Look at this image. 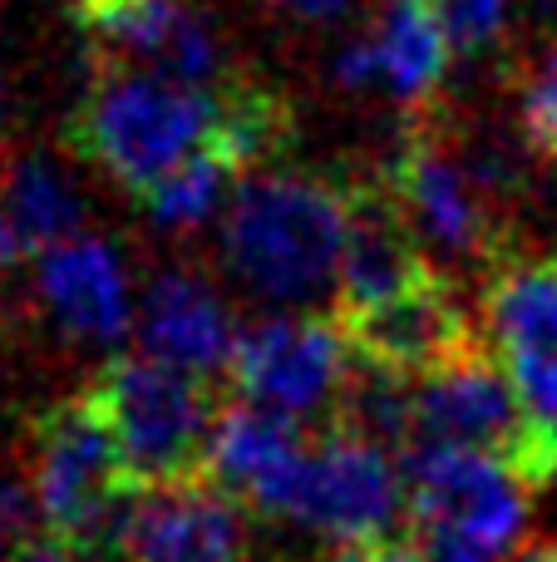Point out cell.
Returning <instances> with one entry per match:
<instances>
[{"label":"cell","mask_w":557,"mask_h":562,"mask_svg":"<svg viewBox=\"0 0 557 562\" xmlns=\"http://www.w3.org/2000/svg\"><path fill=\"white\" fill-rule=\"evenodd\" d=\"M345 252V183L321 173H257L223 217V257L262 301H316L336 291Z\"/></svg>","instance_id":"1"},{"label":"cell","mask_w":557,"mask_h":562,"mask_svg":"<svg viewBox=\"0 0 557 562\" xmlns=\"http://www.w3.org/2000/svg\"><path fill=\"white\" fill-rule=\"evenodd\" d=\"M223 89H193L148 69L104 65L99 85L69 119V148L138 198L213 144L223 124Z\"/></svg>","instance_id":"2"},{"label":"cell","mask_w":557,"mask_h":562,"mask_svg":"<svg viewBox=\"0 0 557 562\" xmlns=\"http://www.w3.org/2000/svg\"><path fill=\"white\" fill-rule=\"evenodd\" d=\"M410 449H469L493 459L528 494L557 479V425L523 400L509 366L493 360L489 346L414 380Z\"/></svg>","instance_id":"3"},{"label":"cell","mask_w":557,"mask_h":562,"mask_svg":"<svg viewBox=\"0 0 557 562\" xmlns=\"http://www.w3.org/2000/svg\"><path fill=\"white\" fill-rule=\"evenodd\" d=\"M84 395L109 419L144 488L207 474V449H213L217 419L227 409L217 395V380L138 350V356L109 360Z\"/></svg>","instance_id":"4"},{"label":"cell","mask_w":557,"mask_h":562,"mask_svg":"<svg viewBox=\"0 0 557 562\" xmlns=\"http://www.w3.org/2000/svg\"><path fill=\"white\" fill-rule=\"evenodd\" d=\"M282 518L336 543H380L410 524V479L390 449L331 429L311 445Z\"/></svg>","instance_id":"5"},{"label":"cell","mask_w":557,"mask_h":562,"mask_svg":"<svg viewBox=\"0 0 557 562\" xmlns=\"http://www.w3.org/2000/svg\"><path fill=\"white\" fill-rule=\"evenodd\" d=\"M345 330L336 316H276L237 336L232 385L242 400L282 415L331 409L345 380Z\"/></svg>","instance_id":"6"},{"label":"cell","mask_w":557,"mask_h":562,"mask_svg":"<svg viewBox=\"0 0 557 562\" xmlns=\"http://www.w3.org/2000/svg\"><path fill=\"white\" fill-rule=\"evenodd\" d=\"M336 321H341L345 346L355 356L380 370H395L405 380H424L434 370L489 346L444 272L414 281L410 291L380 301V306L351 311V316H336Z\"/></svg>","instance_id":"7"},{"label":"cell","mask_w":557,"mask_h":562,"mask_svg":"<svg viewBox=\"0 0 557 562\" xmlns=\"http://www.w3.org/2000/svg\"><path fill=\"white\" fill-rule=\"evenodd\" d=\"M75 10L99 45L124 55L134 69L193 89H223L237 79L223 35L187 0H75Z\"/></svg>","instance_id":"8"},{"label":"cell","mask_w":557,"mask_h":562,"mask_svg":"<svg viewBox=\"0 0 557 562\" xmlns=\"http://www.w3.org/2000/svg\"><path fill=\"white\" fill-rule=\"evenodd\" d=\"M252 508L217 479L148 484L134 504L118 562H257Z\"/></svg>","instance_id":"9"},{"label":"cell","mask_w":557,"mask_h":562,"mask_svg":"<svg viewBox=\"0 0 557 562\" xmlns=\"http://www.w3.org/2000/svg\"><path fill=\"white\" fill-rule=\"evenodd\" d=\"M345 183V252L336 277V316L380 306L410 291L414 281L434 277L440 267L424 257L420 233L410 227L405 207L395 203L385 173H351Z\"/></svg>","instance_id":"10"},{"label":"cell","mask_w":557,"mask_h":562,"mask_svg":"<svg viewBox=\"0 0 557 562\" xmlns=\"http://www.w3.org/2000/svg\"><path fill=\"white\" fill-rule=\"evenodd\" d=\"M306 454H311V439L302 435L296 415L237 400L217 419L213 449H207V479H217L252 514L282 518Z\"/></svg>","instance_id":"11"},{"label":"cell","mask_w":557,"mask_h":562,"mask_svg":"<svg viewBox=\"0 0 557 562\" xmlns=\"http://www.w3.org/2000/svg\"><path fill=\"white\" fill-rule=\"evenodd\" d=\"M39 301L55 316L59 336L69 340L104 346L128 330L124 262L99 237H69V243L39 252Z\"/></svg>","instance_id":"12"},{"label":"cell","mask_w":557,"mask_h":562,"mask_svg":"<svg viewBox=\"0 0 557 562\" xmlns=\"http://www.w3.org/2000/svg\"><path fill=\"white\" fill-rule=\"evenodd\" d=\"M242 330L232 326V311L223 306L207 281L187 272H163L154 277L144 296V350L178 370L217 380L232 370V350Z\"/></svg>","instance_id":"13"},{"label":"cell","mask_w":557,"mask_h":562,"mask_svg":"<svg viewBox=\"0 0 557 562\" xmlns=\"http://www.w3.org/2000/svg\"><path fill=\"white\" fill-rule=\"evenodd\" d=\"M484 326L503 366L557 356V252H509L484 272Z\"/></svg>","instance_id":"14"},{"label":"cell","mask_w":557,"mask_h":562,"mask_svg":"<svg viewBox=\"0 0 557 562\" xmlns=\"http://www.w3.org/2000/svg\"><path fill=\"white\" fill-rule=\"evenodd\" d=\"M375 40V65H380V85L395 99H405L410 109L434 104L450 69V45H444L434 15L424 10V0H400L390 5V15L380 20V30H371Z\"/></svg>","instance_id":"15"},{"label":"cell","mask_w":557,"mask_h":562,"mask_svg":"<svg viewBox=\"0 0 557 562\" xmlns=\"http://www.w3.org/2000/svg\"><path fill=\"white\" fill-rule=\"evenodd\" d=\"M0 203L15 217L30 252H49V247L79 237L84 203H79L75 183L65 178V168L49 164V158H15L0 178Z\"/></svg>","instance_id":"16"},{"label":"cell","mask_w":557,"mask_h":562,"mask_svg":"<svg viewBox=\"0 0 557 562\" xmlns=\"http://www.w3.org/2000/svg\"><path fill=\"white\" fill-rule=\"evenodd\" d=\"M232 178H242V164L213 138V144L197 148L193 158H183L173 173L158 178L154 188H144V193H138V207H144V217L154 227L187 233V227L213 217V207L232 193Z\"/></svg>","instance_id":"17"},{"label":"cell","mask_w":557,"mask_h":562,"mask_svg":"<svg viewBox=\"0 0 557 562\" xmlns=\"http://www.w3.org/2000/svg\"><path fill=\"white\" fill-rule=\"evenodd\" d=\"M454 59H484L503 40L513 0H424Z\"/></svg>","instance_id":"18"},{"label":"cell","mask_w":557,"mask_h":562,"mask_svg":"<svg viewBox=\"0 0 557 562\" xmlns=\"http://www.w3.org/2000/svg\"><path fill=\"white\" fill-rule=\"evenodd\" d=\"M519 134L533 158L557 164V40L519 89Z\"/></svg>","instance_id":"19"},{"label":"cell","mask_w":557,"mask_h":562,"mask_svg":"<svg viewBox=\"0 0 557 562\" xmlns=\"http://www.w3.org/2000/svg\"><path fill=\"white\" fill-rule=\"evenodd\" d=\"M513 385L523 390L533 409H538L548 425H557V356H533V360H513L509 366Z\"/></svg>","instance_id":"20"},{"label":"cell","mask_w":557,"mask_h":562,"mask_svg":"<svg viewBox=\"0 0 557 562\" xmlns=\"http://www.w3.org/2000/svg\"><path fill=\"white\" fill-rule=\"evenodd\" d=\"M326 562H424L410 538H380V543H345Z\"/></svg>","instance_id":"21"},{"label":"cell","mask_w":557,"mask_h":562,"mask_svg":"<svg viewBox=\"0 0 557 562\" xmlns=\"http://www.w3.org/2000/svg\"><path fill=\"white\" fill-rule=\"evenodd\" d=\"M30 257V243L20 237V227H15V217L5 213V203H0V286H5L10 277H15V267Z\"/></svg>","instance_id":"22"},{"label":"cell","mask_w":557,"mask_h":562,"mask_svg":"<svg viewBox=\"0 0 557 562\" xmlns=\"http://www.w3.org/2000/svg\"><path fill=\"white\" fill-rule=\"evenodd\" d=\"M272 5L292 10V15H302V20H336L345 10V0H272Z\"/></svg>","instance_id":"23"},{"label":"cell","mask_w":557,"mask_h":562,"mask_svg":"<svg viewBox=\"0 0 557 562\" xmlns=\"http://www.w3.org/2000/svg\"><path fill=\"white\" fill-rule=\"evenodd\" d=\"M15 528H20V504H15V494H10V484L0 479V553H5V543H10Z\"/></svg>","instance_id":"24"},{"label":"cell","mask_w":557,"mask_h":562,"mask_svg":"<svg viewBox=\"0 0 557 562\" xmlns=\"http://www.w3.org/2000/svg\"><path fill=\"white\" fill-rule=\"evenodd\" d=\"M0 144H5V99H0Z\"/></svg>","instance_id":"25"}]
</instances>
